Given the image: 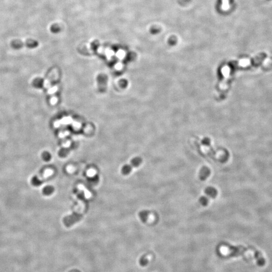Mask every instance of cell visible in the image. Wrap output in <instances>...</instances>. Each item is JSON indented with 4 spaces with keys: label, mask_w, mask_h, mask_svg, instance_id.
I'll use <instances>...</instances> for the list:
<instances>
[{
    "label": "cell",
    "mask_w": 272,
    "mask_h": 272,
    "mask_svg": "<svg viewBox=\"0 0 272 272\" xmlns=\"http://www.w3.org/2000/svg\"><path fill=\"white\" fill-rule=\"evenodd\" d=\"M210 175H211L210 169L208 167L204 166L201 168L200 172H199V179L202 181H204L208 179V177Z\"/></svg>",
    "instance_id": "6da1fadb"
},
{
    "label": "cell",
    "mask_w": 272,
    "mask_h": 272,
    "mask_svg": "<svg viewBox=\"0 0 272 272\" xmlns=\"http://www.w3.org/2000/svg\"><path fill=\"white\" fill-rule=\"evenodd\" d=\"M204 192L207 196L212 199H215L217 196L218 191L214 187H207Z\"/></svg>",
    "instance_id": "7a4b0ae2"
},
{
    "label": "cell",
    "mask_w": 272,
    "mask_h": 272,
    "mask_svg": "<svg viewBox=\"0 0 272 272\" xmlns=\"http://www.w3.org/2000/svg\"><path fill=\"white\" fill-rule=\"evenodd\" d=\"M255 259H256L258 265L261 267L265 264V260L264 258L259 251L255 250Z\"/></svg>",
    "instance_id": "3957f363"
},
{
    "label": "cell",
    "mask_w": 272,
    "mask_h": 272,
    "mask_svg": "<svg viewBox=\"0 0 272 272\" xmlns=\"http://www.w3.org/2000/svg\"><path fill=\"white\" fill-rule=\"evenodd\" d=\"M150 212L148 210H143L139 213V218L143 223H145L147 221Z\"/></svg>",
    "instance_id": "277c9868"
},
{
    "label": "cell",
    "mask_w": 272,
    "mask_h": 272,
    "mask_svg": "<svg viewBox=\"0 0 272 272\" xmlns=\"http://www.w3.org/2000/svg\"><path fill=\"white\" fill-rule=\"evenodd\" d=\"M54 191H55V188L52 186L48 185L43 188V194L45 196H48L52 195L53 193L54 192Z\"/></svg>",
    "instance_id": "5b68a950"
},
{
    "label": "cell",
    "mask_w": 272,
    "mask_h": 272,
    "mask_svg": "<svg viewBox=\"0 0 272 272\" xmlns=\"http://www.w3.org/2000/svg\"><path fill=\"white\" fill-rule=\"evenodd\" d=\"M24 45H25L27 48H34L39 45V43L37 41L32 39H29L27 40L25 43L24 44Z\"/></svg>",
    "instance_id": "8992f818"
},
{
    "label": "cell",
    "mask_w": 272,
    "mask_h": 272,
    "mask_svg": "<svg viewBox=\"0 0 272 272\" xmlns=\"http://www.w3.org/2000/svg\"><path fill=\"white\" fill-rule=\"evenodd\" d=\"M142 159L140 157H136L131 160V165L133 167H138L142 164Z\"/></svg>",
    "instance_id": "52a82bcc"
},
{
    "label": "cell",
    "mask_w": 272,
    "mask_h": 272,
    "mask_svg": "<svg viewBox=\"0 0 272 272\" xmlns=\"http://www.w3.org/2000/svg\"><path fill=\"white\" fill-rule=\"evenodd\" d=\"M11 47L12 48L15 49H19L23 48L24 45V43L21 41L19 40H15L12 42L11 43Z\"/></svg>",
    "instance_id": "ba28073f"
},
{
    "label": "cell",
    "mask_w": 272,
    "mask_h": 272,
    "mask_svg": "<svg viewBox=\"0 0 272 272\" xmlns=\"http://www.w3.org/2000/svg\"><path fill=\"white\" fill-rule=\"evenodd\" d=\"M133 168L131 164H126L121 168V173L124 175H129Z\"/></svg>",
    "instance_id": "9c48e42d"
},
{
    "label": "cell",
    "mask_w": 272,
    "mask_h": 272,
    "mask_svg": "<svg viewBox=\"0 0 272 272\" xmlns=\"http://www.w3.org/2000/svg\"><path fill=\"white\" fill-rule=\"evenodd\" d=\"M31 183L35 187H39L42 185L43 181L39 179L38 176H34L31 179Z\"/></svg>",
    "instance_id": "30bf717a"
},
{
    "label": "cell",
    "mask_w": 272,
    "mask_h": 272,
    "mask_svg": "<svg viewBox=\"0 0 272 272\" xmlns=\"http://www.w3.org/2000/svg\"><path fill=\"white\" fill-rule=\"evenodd\" d=\"M43 81L41 78H36L33 82V85L35 88H40L43 87Z\"/></svg>",
    "instance_id": "8fae6325"
},
{
    "label": "cell",
    "mask_w": 272,
    "mask_h": 272,
    "mask_svg": "<svg viewBox=\"0 0 272 272\" xmlns=\"http://www.w3.org/2000/svg\"><path fill=\"white\" fill-rule=\"evenodd\" d=\"M199 203H200L201 205L206 207L209 204V199L208 197L206 196H202L199 199Z\"/></svg>",
    "instance_id": "7c38bea8"
},
{
    "label": "cell",
    "mask_w": 272,
    "mask_h": 272,
    "mask_svg": "<svg viewBox=\"0 0 272 272\" xmlns=\"http://www.w3.org/2000/svg\"><path fill=\"white\" fill-rule=\"evenodd\" d=\"M42 156V158H43V160H44V161H49V160H51V158H52V155L48 151L43 152Z\"/></svg>",
    "instance_id": "4fadbf2b"
},
{
    "label": "cell",
    "mask_w": 272,
    "mask_h": 272,
    "mask_svg": "<svg viewBox=\"0 0 272 272\" xmlns=\"http://www.w3.org/2000/svg\"><path fill=\"white\" fill-rule=\"evenodd\" d=\"M98 180V177L97 175H96V176H95L93 178L92 177V178L89 179L88 181H89V182L90 183H91V184H93L94 183L96 184Z\"/></svg>",
    "instance_id": "5bb4252c"
},
{
    "label": "cell",
    "mask_w": 272,
    "mask_h": 272,
    "mask_svg": "<svg viewBox=\"0 0 272 272\" xmlns=\"http://www.w3.org/2000/svg\"><path fill=\"white\" fill-rule=\"evenodd\" d=\"M51 30L52 31V32H53V33H56L57 32V31H58V28H57V26L53 25L51 27Z\"/></svg>",
    "instance_id": "9a60e30c"
}]
</instances>
